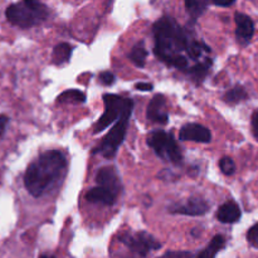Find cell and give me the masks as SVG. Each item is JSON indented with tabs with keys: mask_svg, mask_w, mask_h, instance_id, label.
Here are the masks:
<instances>
[{
	"mask_svg": "<svg viewBox=\"0 0 258 258\" xmlns=\"http://www.w3.org/2000/svg\"><path fill=\"white\" fill-rule=\"evenodd\" d=\"M67 169V160L58 150H48L40 154L37 160L28 165L24 174V185L34 198L44 196L58 183Z\"/></svg>",
	"mask_w": 258,
	"mask_h": 258,
	"instance_id": "6da1fadb",
	"label": "cell"
},
{
	"mask_svg": "<svg viewBox=\"0 0 258 258\" xmlns=\"http://www.w3.org/2000/svg\"><path fill=\"white\" fill-rule=\"evenodd\" d=\"M155 37V55L168 66H173L176 57L186 52L191 40L185 30L170 17L159 19L153 27Z\"/></svg>",
	"mask_w": 258,
	"mask_h": 258,
	"instance_id": "7a4b0ae2",
	"label": "cell"
},
{
	"mask_svg": "<svg viewBox=\"0 0 258 258\" xmlns=\"http://www.w3.org/2000/svg\"><path fill=\"white\" fill-rule=\"evenodd\" d=\"M48 14L47 7L40 0H23L9 5L5 10L8 22L23 29L39 25L47 19Z\"/></svg>",
	"mask_w": 258,
	"mask_h": 258,
	"instance_id": "3957f363",
	"label": "cell"
},
{
	"mask_svg": "<svg viewBox=\"0 0 258 258\" xmlns=\"http://www.w3.org/2000/svg\"><path fill=\"white\" fill-rule=\"evenodd\" d=\"M131 112H133V108H128V110H126L121 115L117 122L115 123V126L111 128L110 133L103 139L102 143L93 150V154H101L106 159L115 158L118 148H120V145L125 140L126 133H127L128 121H130L131 117Z\"/></svg>",
	"mask_w": 258,
	"mask_h": 258,
	"instance_id": "277c9868",
	"label": "cell"
},
{
	"mask_svg": "<svg viewBox=\"0 0 258 258\" xmlns=\"http://www.w3.org/2000/svg\"><path fill=\"white\" fill-rule=\"evenodd\" d=\"M148 145L164 161H169L174 165H179L183 161L180 149L171 134L163 130L154 131L148 136Z\"/></svg>",
	"mask_w": 258,
	"mask_h": 258,
	"instance_id": "5b68a950",
	"label": "cell"
},
{
	"mask_svg": "<svg viewBox=\"0 0 258 258\" xmlns=\"http://www.w3.org/2000/svg\"><path fill=\"white\" fill-rule=\"evenodd\" d=\"M103 102H105V112L102 113L100 120L95 125V130H93L95 134H98L105 130L111 123L118 120L126 110L134 107L133 100L121 97V96L117 95H108V93H106V95H103Z\"/></svg>",
	"mask_w": 258,
	"mask_h": 258,
	"instance_id": "8992f818",
	"label": "cell"
},
{
	"mask_svg": "<svg viewBox=\"0 0 258 258\" xmlns=\"http://www.w3.org/2000/svg\"><path fill=\"white\" fill-rule=\"evenodd\" d=\"M118 241L139 256H146L150 251H158L161 247V244L146 232H138L135 234L122 233L118 236Z\"/></svg>",
	"mask_w": 258,
	"mask_h": 258,
	"instance_id": "52a82bcc",
	"label": "cell"
},
{
	"mask_svg": "<svg viewBox=\"0 0 258 258\" xmlns=\"http://www.w3.org/2000/svg\"><path fill=\"white\" fill-rule=\"evenodd\" d=\"M209 211V204L203 198H189L185 203L174 204L169 208V212L174 214H184V216H204Z\"/></svg>",
	"mask_w": 258,
	"mask_h": 258,
	"instance_id": "ba28073f",
	"label": "cell"
},
{
	"mask_svg": "<svg viewBox=\"0 0 258 258\" xmlns=\"http://www.w3.org/2000/svg\"><path fill=\"white\" fill-rule=\"evenodd\" d=\"M179 138L183 141H194V143L208 144L212 140V134L206 126L199 123H188L179 131Z\"/></svg>",
	"mask_w": 258,
	"mask_h": 258,
	"instance_id": "9c48e42d",
	"label": "cell"
},
{
	"mask_svg": "<svg viewBox=\"0 0 258 258\" xmlns=\"http://www.w3.org/2000/svg\"><path fill=\"white\" fill-rule=\"evenodd\" d=\"M148 118L155 123L166 125L169 121V113L166 110V98L163 95L154 96L148 106Z\"/></svg>",
	"mask_w": 258,
	"mask_h": 258,
	"instance_id": "30bf717a",
	"label": "cell"
},
{
	"mask_svg": "<svg viewBox=\"0 0 258 258\" xmlns=\"http://www.w3.org/2000/svg\"><path fill=\"white\" fill-rule=\"evenodd\" d=\"M236 37L239 43L242 44H248L251 42L252 37L254 34V24L253 20L243 13H236Z\"/></svg>",
	"mask_w": 258,
	"mask_h": 258,
	"instance_id": "8fae6325",
	"label": "cell"
},
{
	"mask_svg": "<svg viewBox=\"0 0 258 258\" xmlns=\"http://www.w3.org/2000/svg\"><path fill=\"white\" fill-rule=\"evenodd\" d=\"M96 181H97L98 185L105 186L106 189L115 193L116 196L120 193V178H118L117 171L113 166H103L102 169H100L97 175H96Z\"/></svg>",
	"mask_w": 258,
	"mask_h": 258,
	"instance_id": "7c38bea8",
	"label": "cell"
},
{
	"mask_svg": "<svg viewBox=\"0 0 258 258\" xmlns=\"http://www.w3.org/2000/svg\"><path fill=\"white\" fill-rule=\"evenodd\" d=\"M241 208L233 201H228L224 204H222L219 207L218 212H217V219L224 224L236 223V222L241 219Z\"/></svg>",
	"mask_w": 258,
	"mask_h": 258,
	"instance_id": "4fadbf2b",
	"label": "cell"
},
{
	"mask_svg": "<svg viewBox=\"0 0 258 258\" xmlns=\"http://www.w3.org/2000/svg\"><path fill=\"white\" fill-rule=\"evenodd\" d=\"M116 197L117 196L115 193L101 185L92 188L86 194L87 202L95 204H103V206H112L116 201Z\"/></svg>",
	"mask_w": 258,
	"mask_h": 258,
	"instance_id": "5bb4252c",
	"label": "cell"
},
{
	"mask_svg": "<svg viewBox=\"0 0 258 258\" xmlns=\"http://www.w3.org/2000/svg\"><path fill=\"white\" fill-rule=\"evenodd\" d=\"M72 45L68 43H60L57 44L52 53V62L57 66H62L64 63L70 62L71 55H72Z\"/></svg>",
	"mask_w": 258,
	"mask_h": 258,
	"instance_id": "9a60e30c",
	"label": "cell"
},
{
	"mask_svg": "<svg viewBox=\"0 0 258 258\" xmlns=\"http://www.w3.org/2000/svg\"><path fill=\"white\" fill-rule=\"evenodd\" d=\"M224 246H226V239H224V237L221 236V234H217V236H214V238L212 239L211 243L207 246V248L198 254V257L212 258L217 256V253H218L219 251H222V249L224 248Z\"/></svg>",
	"mask_w": 258,
	"mask_h": 258,
	"instance_id": "2e32d148",
	"label": "cell"
},
{
	"mask_svg": "<svg viewBox=\"0 0 258 258\" xmlns=\"http://www.w3.org/2000/svg\"><path fill=\"white\" fill-rule=\"evenodd\" d=\"M211 66L212 60L209 59V58H206L203 62L197 63L194 67H191L190 70H189V75L191 76V78H193L197 83H201L202 81L206 78V76L208 75V71L209 68H211Z\"/></svg>",
	"mask_w": 258,
	"mask_h": 258,
	"instance_id": "e0dca14e",
	"label": "cell"
},
{
	"mask_svg": "<svg viewBox=\"0 0 258 258\" xmlns=\"http://www.w3.org/2000/svg\"><path fill=\"white\" fill-rule=\"evenodd\" d=\"M247 97H248V95H247L246 90L242 86H236V87L231 88V90H228L224 93L223 100L228 105H236V103H239L241 101L247 100Z\"/></svg>",
	"mask_w": 258,
	"mask_h": 258,
	"instance_id": "ac0fdd59",
	"label": "cell"
},
{
	"mask_svg": "<svg viewBox=\"0 0 258 258\" xmlns=\"http://www.w3.org/2000/svg\"><path fill=\"white\" fill-rule=\"evenodd\" d=\"M128 58L131 59V62L139 68H143L146 63V58H148V50L144 47L143 43H139L135 47L131 49Z\"/></svg>",
	"mask_w": 258,
	"mask_h": 258,
	"instance_id": "d6986e66",
	"label": "cell"
},
{
	"mask_svg": "<svg viewBox=\"0 0 258 258\" xmlns=\"http://www.w3.org/2000/svg\"><path fill=\"white\" fill-rule=\"evenodd\" d=\"M86 101V95L80 90H68L60 93L57 98L59 103H83Z\"/></svg>",
	"mask_w": 258,
	"mask_h": 258,
	"instance_id": "ffe728a7",
	"label": "cell"
},
{
	"mask_svg": "<svg viewBox=\"0 0 258 258\" xmlns=\"http://www.w3.org/2000/svg\"><path fill=\"white\" fill-rule=\"evenodd\" d=\"M185 9L193 19H197L204 12V7L199 0H185Z\"/></svg>",
	"mask_w": 258,
	"mask_h": 258,
	"instance_id": "44dd1931",
	"label": "cell"
},
{
	"mask_svg": "<svg viewBox=\"0 0 258 258\" xmlns=\"http://www.w3.org/2000/svg\"><path fill=\"white\" fill-rule=\"evenodd\" d=\"M219 168H221L222 173H223L224 175L231 176L236 173V164H234V161L232 160L231 158H228V156H224V158H222L221 160H219Z\"/></svg>",
	"mask_w": 258,
	"mask_h": 258,
	"instance_id": "7402d4cb",
	"label": "cell"
},
{
	"mask_svg": "<svg viewBox=\"0 0 258 258\" xmlns=\"http://www.w3.org/2000/svg\"><path fill=\"white\" fill-rule=\"evenodd\" d=\"M247 241H248L249 246L258 249V223L251 227L249 231L247 232Z\"/></svg>",
	"mask_w": 258,
	"mask_h": 258,
	"instance_id": "603a6c76",
	"label": "cell"
},
{
	"mask_svg": "<svg viewBox=\"0 0 258 258\" xmlns=\"http://www.w3.org/2000/svg\"><path fill=\"white\" fill-rule=\"evenodd\" d=\"M100 82L105 86H111L115 83V76L113 73H111L110 71H105V72L100 73V77H98Z\"/></svg>",
	"mask_w": 258,
	"mask_h": 258,
	"instance_id": "cb8c5ba5",
	"label": "cell"
},
{
	"mask_svg": "<svg viewBox=\"0 0 258 258\" xmlns=\"http://www.w3.org/2000/svg\"><path fill=\"white\" fill-rule=\"evenodd\" d=\"M8 123H9V117L7 115H0V139H3V136L5 135Z\"/></svg>",
	"mask_w": 258,
	"mask_h": 258,
	"instance_id": "d4e9b609",
	"label": "cell"
},
{
	"mask_svg": "<svg viewBox=\"0 0 258 258\" xmlns=\"http://www.w3.org/2000/svg\"><path fill=\"white\" fill-rule=\"evenodd\" d=\"M252 131H253L254 139L258 141V111L252 116Z\"/></svg>",
	"mask_w": 258,
	"mask_h": 258,
	"instance_id": "484cf974",
	"label": "cell"
},
{
	"mask_svg": "<svg viewBox=\"0 0 258 258\" xmlns=\"http://www.w3.org/2000/svg\"><path fill=\"white\" fill-rule=\"evenodd\" d=\"M136 90L144 91V92H149V91L153 90V85L149 82H140L136 85Z\"/></svg>",
	"mask_w": 258,
	"mask_h": 258,
	"instance_id": "4316f807",
	"label": "cell"
},
{
	"mask_svg": "<svg viewBox=\"0 0 258 258\" xmlns=\"http://www.w3.org/2000/svg\"><path fill=\"white\" fill-rule=\"evenodd\" d=\"M166 257H189L191 256V253H189V252H168V253H165Z\"/></svg>",
	"mask_w": 258,
	"mask_h": 258,
	"instance_id": "83f0119b",
	"label": "cell"
},
{
	"mask_svg": "<svg viewBox=\"0 0 258 258\" xmlns=\"http://www.w3.org/2000/svg\"><path fill=\"white\" fill-rule=\"evenodd\" d=\"M236 0H213V3L218 7H229L232 5Z\"/></svg>",
	"mask_w": 258,
	"mask_h": 258,
	"instance_id": "f1b7e54d",
	"label": "cell"
}]
</instances>
